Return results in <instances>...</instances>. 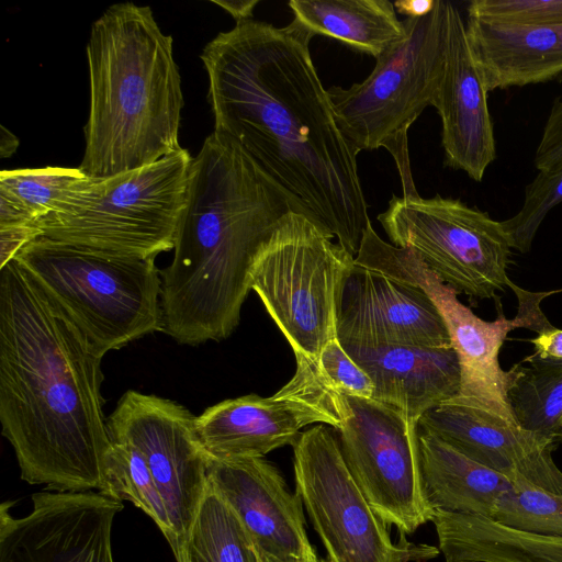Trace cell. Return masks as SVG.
Returning <instances> with one entry per match:
<instances>
[{
	"mask_svg": "<svg viewBox=\"0 0 562 562\" xmlns=\"http://www.w3.org/2000/svg\"><path fill=\"white\" fill-rule=\"evenodd\" d=\"M314 35L294 19L283 27L236 23L209 42L214 131L236 142L291 201L353 257L371 222L358 153L340 131L310 50Z\"/></svg>",
	"mask_w": 562,
	"mask_h": 562,
	"instance_id": "6da1fadb",
	"label": "cell"
},
{
	"mask_svg": "<svg viewBox=\"0 0 562 562\" xmlns=\"http://www.w3.org/2000/svg\"><path fill=\"white\" fill-rule=\"evenodd\" d=\"M102 358L16 259L0 268V423L22 480L103 488Z\"/></svg>",
	"mask_w": 562,
	"mask_h": 562,
	"instance_id": "7a4b0ae2",
	"label": "cell"
},
{
	"mask_svg": "<svg viewBox=\"0 0 562 562\" xmlns=\"http://www.w3.org/2000/svg\"><path fill=\"white\" fill-rule=\"evenodd\" d=\"M172 44L147 5L113 4L93 22L83 173L114 176L181 148L183 95Z\"/></svg>",
	"mask_w": 562,
	"mask_h": 562,
	"instance_id": "3957f363",
	"label": "cell"
},
{
	"mask_svg": "<svg viewBox=\"0 0 562 562\" xmlns=\"http://www.w3.org/2000/svg\"><path fill=\"white\" fill-rule=\"evenodd\" d=\"M103 357L162 330L155 258L40 236L14 258Z\"/></svg>",
	"mask_w": 562,
	"mask_h": 562,
	"instance_id": "277c9868",
	"label": "cell"
},
{
	"mask_svg": "<svg viewBox=\"0 0 562 562\" xmlns=\"http://www.w3.org/2000/svg\"><path fill=\"white\" fill-rule=\"evenodd\" d=\"M192 159L181 147L138 169L86 176L33 225L55 240L156 258L173 250Z\"/></svg>",
	"mask_w": 562,
	"mask_h": 562,
	"instance_id": "5b68a950",
	"label": "cell"
},
{
	"mask_svg": "<svg viewBox=\"0 0 562 562\" xmlns=\"http://www.w3.org/2000/svg\"><path fill=\"white\" fill-rule=\"evenodd\" d=\"M447 4L436 0L428 15L404 19L405 37L376 58L363 81L327 89L338 126L356 151L383 147L391 154L404 198L419 196L411 168L408 130L427 106H434L440 87Z\"/></svg>",
	"mask_w": 562,
	"mask_h": 562,
	"instance_id": "8992f818",
	"label": "cell"
},
{
	"mask_svg": "<svg viewBox=\"0 0 562 562\" xmlns=\"http://www.w3.org/2000/svg\"><path fill=\"white\" fill-rule=\"evenodd\" d=\"M305 215L290 212L260 250L251 290L294 355L317 362L337 338V305L355 257Z\"/></svg>",
	"mask_w": 562,
	"mask_h": 562,
	"instance_id": "52a82bcc",
	"label": "cell"
},
{
	"mask_svg": "<svg viewBox=\"0 0 562 562\" xmlns=\"http://www.w3.org/2000/svg\"><path fill=\"white\" fill-rule=\"evenodd\" d=\"M378 221L392 245L416 252L458 294L492 299L512 283L510 237L486 212L439 194L393 195Z\"/></svg>",
	"mask_w": 562,
	"mask_h": 562,
	"instance_id": "ba28073f",
	"label": "cell"
},
{
	"mask_svg": "<svg viewBox=\"0 0 562 562\" xmlns=\"http://www.w3.org/2000/svg\"><path fill=\"white\" fill-rule=\"evenodd\" d=\"M296 492L331 562H426L434 546L393 542L344 460L336 430L316 424L293 443Z\"/></svg>",
	"mask_w": 562,
	"mask_h": 562,
	"instance_id": "9c48e42d",
	"label": "cell"
},
{
	"mask_svg": "<svg viewBox=\"0 0 562 562\" xmlns=\"http://www.w3.org/2000/svg\"><path fill=\"white\" fill-rule=\"evenodd\" d=\"M355 263L420 288L438 308L461 373L460 391L447 403L484 411L517 425L506 397L507 372L498 360L507 335L522 327L516 316L508 319L499 311L495 321L480 318L416 252L384 241L371 222L364 231Z\"/></svg>",
	"mask_w": 562,
	"mask_h": 562,
	"instance_id": "30bf717a",
	"label": "cell"
},
{
	"mask_svg": "<svg viewBox=\"0 0 562 562\" xmlns=\"http://www.w3.org/2000/svg\"><path fill=\"white\" fill-rule=\"evenodd\" d=\"M335 429L346 465L374 513L401 535L432 520L420 465L418 424L373 400L346 396Z\"/></svg>",
	"mask_w": 562,
	"mask_h": 562,
	"instance_id": "8fae6325",
	"label": "cell"
},
{
	"mask_svg": "<svg viewBox=\"0 0 562 562\" xmlns=\"http://www.w3.org/2000/svg\"><path fill=\"white\" fill-rule=\"evenodd\" d=\"M294 356V375L272 396L224 400L195 417L196 436L207 458H263L293 446L305 426H340L348 413L345 395L327 384L316 361Z\"/></svg>",
	"mask_w": 562,
	"mask_h": 562,
	"instance_id": "7c38bea8",
	"label": "cell"
},
{
	"mask_svg": "<svg viewBox=\"0 0 562 562\" xmlns=\"http://www.w3.org/2000/svg\"><path fill=\"white\" fill-rule=\"evenodd\" d=\"M195 417L181 404L128 390L106 419L111 440H125L144 456L173 532L171 548L182 562L184 544L207 487V456Z\"/></svg>",
	"mask_w": 562,
	"mask_h": 562,
	"instance_id": "4fadbf2b",
	"label": "cell"
},
{
	"mask_svg": "<svg viewBox=\"0 0 562 562\" xmlns=\"http://www.w3.org/2000/svg\"><path fill=\"white\" fill-rule=\"evenodd\" d=\"M0 507V562H114L111 533L120 501L94 492H42L31 512Z\"/></svg>",
	"mask_w": 562,
	"mask_h": 562,
	"instance_id": "5bb4252c",
	"label": "cell"
},
{
	"mask_svg": "<svg viewBox=\"0 0 562 562\" xmlns=\"http://www.w3.org/2000/svg\"><path fill=\"white\" fill-rule=\"evenodd\" d=\"M336 329L344 347H452L438 308L420 288L356 263L342 283Z\"/></svg>",
	"mask_w": 562,
	"mask_h": 562,
	"instance_id": "9a60e30c",
	"label": "cell"
},
{
	"mask_svg": "<svg viewBox=\"0 0 562 562\" xmlns=\"http://www.w3.org/2000/svg\"><path fill=\"white\" fill-rule=\"evenodd\" d=\"M207 483L228 503L266 562L315 560L304 506L278 468L265 458H207Z\"/></svg>",
	"mask_w": 562,
	"mask_h": 562,
	"instance_id": "2e32d148",
	"label": "cell"
},
{
	"mask_svg": "<svg viewBox=\"0 0 562 562\" xmlns=\"http://www.w3.org/2000/svg\"><path fill=\"white\" fill-rule=\"evenodd\" d=\"M418 429L513 482L562 494V471L552 459L557 447L498 416L446 402L426 412Z\"/></svg>",
	"mask_w": 562,
	"mask_h": 562,
	"instance_id": "e0dca14e",
	"label": "cell"
},
{
	"mask_svg": "<svg viewBox=\"0 0 562 562\" xmlns=\"http://www.w3.org/2000/svg\"><path fill=\"white\" fill-rule=\"evenodd\" d=\"M447 19L446 63L434 103L441 120L445 164L480 182L496 158L488 91L471 52L465 22L449 1Z\"/></svg>",
	"mask_w": 562,
	"mask_h": 562,
	"instance_id": "ac0fdd59",
	"label": "cell"
},
{
	"mask_svg": "<svg viewBox=\"0 0 562 562\" xmlns=\"http://www.w3.org/2000/svg\"><path fill=\"white\" fill-rule=\"evenodd\" d=\"M344 348L371 378L374 385L372 400L409 422L418 424L426 412L452 400L460 391V364L452 347L383 345Z\"/></svg>",
	"mask_w": 562,
	"mask_h": 562,
	"instance_id": "d6986e66",
	"label": "cell"
},
{
	"mask_svg": "<svg viewBox=\"0 0 562 562\" xmlns=\"http://www.w3.org/2000/svg\"><path fill=\"white\" fill-rule=\"evenodd\" d=\"M465 31L487 91L562 74V26L512 25L468 15Z\"/></svg>",
	"mask_w": 562,
	"mask_h": 562,
	"instance_id": "ffe728a7",
	"label": "cell"
},
{
	"mask_svg": "<svg viewBox=\"0 0 562 562\" xmlns=\"http://www.w3.org/2000/svg\"><path fill=\"white\" fill-rule=\"evenodd\" d=\"M418 441L424 486L434 510L491 519L514 482L434 435L419 430Z\"/></svg>",
	"mask_w": 562,
	"mask_h": 562,
	"instance_id": "44dd1931",
	"label": "cell"
},
{
	"mask_svg": "<svg viewBox=\"0 0 562 562\" xmlns=\"http://www.w3.org/2000/svg\"><path fill=\"white\" fill-rule=\"evenodd\" d=\"M446 562H562V538L515 530L481 516L435 512Z\"/></svg>",
	"mask_w": 562,
	"mask_h": 562,
	"instance_id": "7402d4cb",
	"label": "cell"
},
{
	"mask_svg": "<svg viewBox=\"0 0 562 562\" xmlns=\"http://www.w3.org/2000/svg\"><path fill=\"white\" fill-rule=\"evenodd\" d=\"M294 20L323 35L379 58L405 37V26L387 0H291Z\"/></svg>",
	"mask_w": 562,
	"mask_h": 562,
	"instance_id": "603a6c76",
	"label": "cell"
},
{
	"mask_svg": "<svg viewBox=\"0 0 562 562\" xmlns=\"http://www.w3.org/2000/svg\"><path fill=\"white\" fill-rule=\"evenodd\" d=\"M507 372L506 397L519 428L562 443V362L526 358Z\"/></svg>",
	"mask_w": 562,
	"mask_h": 562,
	"instance_id": "cb8c5ba5",
	"label": "cell"
},
{
	"mask_svg": "<svg viewBox=\"0 0 562 562\" xmlns=\"http://www.w3.org/2000/svg\"><path fill=\"white\" fill-rule=\"evenodd\" d=\"M182 562H266L228 503L207 483L184 544Z\"/></svg>",
	"mask_w": 562,
	"mask_h": 562,
	"instance_id": "d4e9b609",
	"label": "cell"
},
{
	"mask_svg": "<svg viewBox=\"0 0 562 562\" xmlns=\"http://www.w3.org/2000/svg\"><path fill=\"white\" fill-rule=\"evenodd\" d=\"M100 494L128 501L147 514L158 526L170 548L175 538L168 514L142 452L125 440H111L105 468L104 485Z\"/></svg>",
	"mask_w": 562,
	"mask_h": 562,
	"instance_id": "484cf974",
	"label": "cell"
},
{
	"mask_svg": "<svg viewBox=\"0 0 562 562\" xmlns=\"http://www.w3.org/2000/svg\"><path fill=\"white\" fill-rule=\"evenodd\" d=\"M491 520L522 532L562 538V494L517 480L501 496Z\"/></svg>",
	"mask_w": 562,
	"mask_h": 562,
	"instance_id": "4316f807",
	"label": "cell"
},
{
	"mask_svg": "<svg viewBox=\"0 0 562 562\" xmlns=\"http://www.w3.org/2000/svg\"><path fill=\"white\" fill-rule=\"evenodd\" d=\"M86 176L79 167L2 170L0 194L19 204L35 222L48 214L63 194Z\"/></svg>",
	"mask_w": 562,
	"mask_h": 562,
	"instance_id": "83f0119b",
	"label": "cell"
},
{
	"mask_svg": "<svg viewBox=\"0 0 562 562\" xmlns=\"http://www.w3.org/2000/svg\"><path fill=\"white\" fill-rule=\"evenodd\" d=\"M560 203H562V165L554 169L539 170L525 188L520 210L513 217L502 221L513 248L522 254L528 252L547 214Z\"/></svg>",
	"mask_w": 562,
	"mask_h": 562,
	"instance_id": "f1b7e54d",
	"label": "cell"
},
{
	"mask_svg": "<svg viewBox=\"0 0 562 562\" xmlns=\"http://www.w3.org/2000/svg\"><path fill=\"white\" fill-rule=\"evenodd\" d=\"M467 12L501 24L562 26V0H473Z\"/></svg>",
	"mask_w": 562,
	"mask_h": 562,
	"instance_id": "f546056e",
	"label": "cell"
},
{
	"mask_svg": "<svg viewBox=\"0 0 562 562\" xmlns=\"http://www.w3.org/2000/svg\"><path fill=\"white\" fill-rule=\"evenodd\" d=\"M317 364L324 380L337 393L372 400L374 385L371 378L350 357L338 338H334L325 345Z\"/></svg>",
	"mask_w": 562,
	"mask_h": 562,
	"instance_id": "4dcf8cb0",
	"label": "cell"
},
{
	"mask_svg": "<svg viewBox=\"0 0 562 562\" xmlns=\"http://www.w3.org/2000/svg\"><path fill=\"white\" fill-rule=\"evenodd\" d=\"M562 165V97L557 98L547 117L535 154L537 170H549Z\"/></svg>",
	"mask_w": 562,
	"mask_h": 562,
	"instance_id": "1f68e13d",
	"label": "cell"
},
{
	"mask_svg": "<svg viewBox=\"0 0 562 562\" xmlns=\"http://www.w3.org/2000/svg\"><path fill=\"white\" fill-rule=\"evenodd\" d=\"M509 286L515 291L518 297L519 305L516 317L521 321L524 328H528L537 331L538 334H541L553 327L548 322L539 305L541 299L547 295L546 293L528 292L518 288L513 282L509 284Z\"/></svg>",
	"mask_w": 562,
	"mask_h": 562,
	"instance_id": "d6a6232c",
	"label": "cell"
},
{
	"mask_svg": "<svg viewBox=\"0 0 562 562\" xmlns=\"http://www.w3.org/2000/svg\"><path fill=\"white\" fill-rule=\"evenodd\" d=\"M40 236L42 232L33 224L0 227V268L13 260L23 247Z\"/></svg>",
	"mask_w": 562,
	"mask_h": 562,
	"instance_id": "836d02e7",
	"label": "cell"
},
{
	"mask_svg": "<svg viewBox=\"0 0 562 562\" xmlns=\"http://www.w3.org/2000/svg\"><path fill=\"white\" fill-rule=\"evenodd\" d=\"M530 342L535 347L531 356L544 361L562 362V329L552 327L538 334Z\"/></svg>",
	"mask_w": 562,
	"mask_h": 562,
	"instance_id": "e575fe53",
	"label": "cell"
},
{
	"mask_svg": "<svg viewBox=\"0 0 562 562\" xmlns=\"http://www.w3.org/2000/svg\"><path fill=\"white\" fill-rule=\"evenodd\" d=\"M212 2L220 5L226 12H228L234 18L236 23L252 20L254 9L259 3L258 0H213Z\"/></svg>",
	"mask_w": 562,
	"mask_h": 562,
	"instance_id": "d590c367",
	"label": "cell"
},
{
	"mask_svg": "<svg viewBox=\"0 0 562 562\" xmlns=\"http://www.w3.org/2000/svg\"><path fill=\"white\" fill-rule=\"evenodd\" d=\"M393 4L395 11L406 18H422L434 10L436 0H398Z\"/></svg>",
	"mask_w": 562,
	"mask_h": 562,
	"instance_id": "8d00e7d4",
	"label": "cell"
},
{
	"mask_svg": "<svg viewBox=\"0 0 562 562\" xmlns=\"http://www.w3.org/2000/svg\"><path fill=\"white\" fill-rule=\"evenodd\" d=\"M0 139V156L2 158L11 156L19 146V139L4 126H1Z\"/></svg>",
	"mask_w": 562,
	"mask_h": 562,
	"instance_id": "74e56055",
	"label": "cell"
},
{
	"mask_svg": "<svg viewBox=\"0 0 562 562\" xmlns=\"http://www.w3.org/2000/svg\"><path fill=\"white\" fill-rule=\"evenodd\" d=\"M278 562H331L328 558H319L317 557L315 560L312 561H304L299 559H289L284 561H278Z\"/></svg>",
	"mask_w": 562,
	"mask_h": 562,
	"instance_id": "f35d334b",
	"label": "cell"
},
{
	"mask_svg": "<svg viewBox=\"0 0 562 562\" xmlns=\"http://www.w3.org/2000/svg\"><path fill=\"white\" fill-rule=\"evenodd\" d=\"M458 562H490V561H458Z\"/></svg>",
	"mask_w": 562,
	"mask_h": 562,
	"instance_id": "ab89813d",
	"label": "cell"
}]
</instances>
